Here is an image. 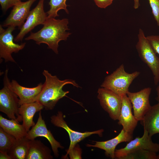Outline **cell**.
Returning a JSON list of instances; mask_svg holds the SVG:
<instances>
[{"label":"cell","instance_id":"83f0119b","mask_svg":"<svg viewBox=\"0 0 159 159\" xmlns=\"http://www.w3.org/2000/svg\"><path fill=\"white\" fill-rule=\"evenodd\" d=\"M81 149L77 144L67 154L70 159H81Z\"/></svg>","mask_w":159,"mask_h":159},{"label":"cell","instance_id":"8992f818","mask_svg":"<svg viewBox=\"0 0 159 159\" xmlns=\"http://www.w3.org/2000/svg\"><path fill=\"white\" fill-rule=\"evenodd\" d=\"M0 25V58L4 59L5 62H16L12 56V54L18 52L25 47L26 43L20 44L15 43L12 32L15 29V27L9 26L4 29Z\"/></svg>","mask_w":159,"mask_h":159},{"label":"cell","instance_id":"7402d4cb","mask_svg":"<svg viewBox=\"0 0 159 159\" xmlns=\"http://www.w3.org/2000/svg\"><path fill=\"white\" fill-rule=\"evenodd\" d=\"M67 0H50L49 3L50 9L47 12V17L55 18L59 16L58 12L61 9L64 10L66 13L68 14L67 5L66 3Z\"/></svg>","mask_w":159,"mask_h":159},{"label":"cell","instance_id":"52a82bcc","mask_svg":"<svg viewBox=\"0 0 159 159\" xmlns=\"http://www.w3.org/2000/svg\"><path fill=\"white\" fill-rule=\"evenodd\" d=\"M44 0H39L36 7L30 11L26 21L14 38V41H22L25 36L36 26L44 24L47 18V13L44 9Z\"/></svg>","mask_w":159,"mask_h":159},{"label":"cell","instance_id":"9c48e42d","mask_svg":"<svg viewBox=\"0 0 159 159\" xmlns=\"http://www.w3.org/2000/svg\"><path fill=\"white\" fill-rule=\"evenodd\" d=\"M97 98L103 109L114 120H118L122 104V96L101 87L97 91Z\"/></svg>","mask_w":159,"mask_h":159},{"label":"cell","instance_id":"5b68a950","mask_svg":"<svg viewBox=\"0 0 159 159\" xmlns=\"http://www.w3.org/2000/svg\"><path fill=\"white\" fill-rule=\"evenodd\" d=\"M136 48L141 60L148 67L153 75L154 83L159 82V58L148 42L143 31L139 29Z\"/></svg>","mask_w":159,"mask_h":159},{"label":"cell","instance_id":"8fae6325","mask_svg":"<svg viewBox=\"0 0 159 159\" xmlns=\"http://www.w3.org/2000/svg\"><path fill=\"white\" fill-rule=\"evenodd\" d=\"M151 88L148 87L136 92L129 91L127 94L133 109L134 115L138 121H141L150 108L149 100Z\"/></svg>","mask_w":159,"mask_h":159},{"label":"cell","instance_id":"277c9868","mask_svg":"<svg viewBox=\"0 0 159 159\" xmlns=\"http://www.w3.org/2000/svg\"><path fill=\"white\" fill-rule=\"evenodd\" d=\"M8 72L7 68L3 79V87L0 90V111L11 119L19 122L22 121L19 112V100L11 87Z\"/></svg>","mask_w":159,"mask_h":159},{"label":"cell","instance_id":"7a4b0ae2","mask_svg":"<svg viewBox=\"0 0 159 159\" xmlns=\"http://www.w3.org/2000/svg\"><path fill=\"white\" fill-rule=\"evenodd\" d=\"M42 74L45 77V81L36 101L39 102L46 110L53 109L59 100L69 93L68 91L63 90L65 85L70 84L76 87H80L74 80H61L56 76L52 75L47 70H44Z\"/></svg>","mask_w":159,"mask_h":159},{"label":"cell","instance_id":"4316f807","mask_svg":"<svg viewBox=\"0 0 159 159\" xmlns=\"http://www.w3.org/2000/svg\"><path fill=\"white\" fill-rule=\"evenodd\" d=\"M21 2V0H0L1 9L4 13L10 7H13Z\"/></svg>","mask_w":159,"mask_h":159},{"label":"cell","instance_id":"cb8c5ba5","mask_svg":"<svg viewBox=\"0 0 159 159\" xmlns=\"http://www.w3.org/2000/svg\"><path fill=\"white\" fill-rule=\"evenodd\" d=\"M16 140L14 137L5 132L0 127V151L7 153Z\"/></svg>","mask_w":159,"mask_h":159},{"label":"cell","instance_id":"f546056e","mask_svg":"<svg viewBox=\"0 0 159 159\" xmlns=\"http://www.w3.org/2000/svg\"><path fill=\"white\" fill-rule=\"evenodd\" d=\"M0 159H11L7 152L0 151Z\"/></svg>","mask_w":159,"mask_h":159},{"label":"cell","instance_id":"3957f363","mask_svg":"<svg viewBox=\"0 0 159 159\" xmlns=\"http://www.w3.org/2000/svg\"><path fill=\"white\" fill-rule=\"evenodd\" d=\"M140 74V72L137 71L127 73L122 64L105 78L101 86L121 96L126 95L130 86Z\"/></svg>","mask_w":159,"mask_h":159},{"label":"cell","instance_id":"d4e9b609","mask_svg":"<svg viewBox=\"0 0 159 159\" xmlns=\"http://www.w3.org/2000/svg\"><path fill=\"white\" fill-rule=\"evenodd\" d=\"M148 0L154 19L159 27V0Z\"/></svg>","mask_w":159,"mask_h":159},{"label":"cell","instance_id":"44dd1931","mask_svg":"<svg viewBox=\"0 0 159 159\" xmlns=\"http://www.w3.org/2000/svg\"><path fill=\"white\" fill-rule=\"evenodd\" d=\"M29 140L26 137L16 139L7 153L11 159H26Z\"/></svg>","mask_w":159,"mask_h":159},{"label":"cell","instance_id":"5bb4252c","mask_svg":"<svg viewBox=\"0 0 159 159\" xmlns=\"http://www.w3.org/2000/svg\"><path fill=\"white\" fill-rule=\"evenodd\" d=\"M132 106L127 95H122V104L118 120L124 131L132 135L138 121L132 112Z\"/></svg>","mask_w":159,"mask_h":159},{"label":"cell","instance_id":"30bf717a","mask_svg":"<svg viewBox=\"0 0 159 159\" xmlns=\"http://www.w3.org/2000/svg\"><path fill=\"white\" fill-rule=\"evenodd\" d=\"M51 122L55 126L63 128L68 134L70 140V144L67 151V153L65 155V158H66L68 153L78 143L93 134H97L100 136L102 137L104 131L103 129L92 132H84L74 130L68 126L64 120L63 113L60 111H58L56 115H52L51 117Z\"/></svg>","mask_w":159,"mask_h":159},{"label":"cell","instance_id":"4fadbf2b","mask_svg":"<svg viewBox=\"0 0 159 159\" xmlns=\"http://www.w3.org/2000/svg\"><path fill=\"white\" fill-rule=\"evenodd\" d=\"M36 0H28L22 2L13 7L10 14L7 17L3 26H18L20 29L24 23L32 5Z\"/></svg>","mask_w":159,"mask_h":159},{"label":"cell","instance_id":"d6986e66","mask_svg":"<svg viewBox=\"0 0 159 159\" xmlns=\"http://www.w3.org/2000/svg\"><path fill=\"white\" fill-rule=\"evenodd\" d=\"M51 150L39 140H29L26 159H52Z\"/></svg>","mask_w":159,"mask_h":159},{"label":"cell","instance_id":"603a6c76","mask_svg":"<svg viewBox=\"0 0 159 159\" xmlns=\"http://www.w3.org/2000/svg\"><path fill=\"white\" fill-rule=\"evenodd\" d=\"M157 159L156 153L144 149L137 150L127 154L121 159Z\"/></svg>","mask_w":159,"mask_h":159},{"label":"cell","instance_id":"2e32d148","mask_svg":"<svg viewBox=\"0 0 159 159\" xmlns=\"http://www.w3.org/2000/svg\"><path fill=\"white\" fill-rule=\"evenodd\" d=\"M10 85L12 90L19 97L20 105L36 102L43 87V84L40 83L35 87H26L21 86L14 80L10 82Z\"/></svg>","mask_w":159,"mask_h":159},{"label":"cell","instance_id":"1f68e13d","mask_svg":"<svg viewBox=\"0 0 159 159\" xmlns=\"http://www.w3.org/2000/svg\"><path fill=\"white\" fill-rule=\"evenodd\" d=\"M156 90L157 96L156 98V100L158 102H159V85L157 87Z\"/></svg>","mask_w":159,"mask_h":159},{"label":"cell","instance_id":"484cf974","mask_svg":"<svg viewBox=\"0 0 159 159\" xmlns=\"http://www.w3.org/2000/svg\"><path fill=\"white\" fill-rule=\"evenodd\" d=\"M146 37L155 52L159 55V35H151Z\"/></svg>","mask_w":159,"mask_h":159},{"label":"cell","instance_id":"9a60e30c","mask_svg":"<svg viewBox=\"0 0 159 159\" xmlns=\"http://www.w3.org/2000/svg\"><path fill=\"white\" fill-rule=\"evenodd\" d=\"M132 139V135L125 132L122 128L118 135L114 138L104 141H94L93 145L87 144L86 146L103 150L105 151L106 156L113 159L115 158V152L116 146L122 142H129Z\"/></svg>","mask_w":159,"mask_h":159},{"label":"cell","instance_id":"7c38bea8","mask_svg":"<svg viewBox=\"0 0 159 159\" xmlns=\"http://www.w3.org/2000/svg\"><path fill=\"white\" fill-rule=\"evenodd\" d=\"M39 137H44L47 139L50 144L55 156L58 157L59 156L58 148L62 149L64 147L55 140L50 130L47 129L45 122L42 118L41 111H39L36 123L27 132L26 137L29 140H31Z\"/></svg>","mask_w":159,"mask_h":159},{"label":"cell","instance_id":"ffe728a7","mask_svg":"<svg viewBox=\"0 0 159 159\" xmlns=\"http://www.w3.org/2000/svg\"><path fill=\"white\" fill-rule=\"evenodd\" d=\"M0 126L6 132L14 137L16 139L26 137L27 132L22 125L16 120H9L0 115Z\"/></svg>","mask_w":159,"mask_h":159},{"label":"cell","instance_id":"ba28073f","mask_svg":"<svg viewBox=\"0 0 159 159\" xmlns=\"http://www.w3.org/2000/svg\"><path fill=\"white\" fill-rule=\"evenodd\" d=\"M144 130L143 134L141 137H137L129 142L124 148L116 149L115 158L121 159L130 153L140 149L158 152L159 151V144L153 142L148 132Z\"/></svg>","mask_w":159,"mask_h":159},{"label":"cell","instance_id":"6da1fadb","mask_svg":"<svg viewBox=\"0 0 159 159\" xmlns=\"http://www.w3.org/2000/svg\"><path fill=\"white\" fill-rule=\"evenodd\" d=\"M68 24L69 20L67 18L59 19L47 17L40 30L36 32H31L25 39L33 40L38 45L47 44L48 48L58 54L59 42L67 40L71 34L67 32L69 30Z\"/></svg>","mask_w":159,"mask_h":159},{"label":"cell","instance_id":"ac0fdd59","mask_svg":"<svg viewBox=\"0 0 159 159\" xmlns=\"http://www.w3.org/2000/svg\"><path fill=\"white\" fill-rule=\"evenodd\" d=\"M140 122L150 137L159 133V102L151 106Z\"/></svg>","mask_w":159,"mask_h":159},{"label":"cell","instance_id":"4dcf8cb0","mask_svg":"<svg viewBox=\"0 0 159 159\" xmlns=\"http://www.w3.org/2000/svg\"><path fill=\"white\" fill-rule=\"evenodd\" d=\"M133 1L134 9H138L140 6V0H133Z\"/></svg>","mask_w":159,"mask_h":159},{"label":"cell","instance_id":"f1b7e54d","mask_svg":"<svg viewBox=\"0 0 159 159\" xmlns=\"http://www.w3.org/2000/svg\"><path fill=\"white\" fill-rule=\"evenodd\" d=\"M97 7L105 9L111 5L114 0H93Z\"/></svg>","mask_w":159,"mask_h":159},{"label":"cell","instance_id":"e0dca14e","mask_svg":"<svg viewBox=\"0 0 159 159\" xmlns=\"http://www.w3.org/2000/svg\"><path fill=\"white\" fill-rule=\"evenodd\" d=\"M44 108L43 106L38 101L20 105L19 114L22 119V125L27 132L29 130L30 127L35 124L33 120L35 114L41 111Z\"/></svg>","mask_w":159,"mask_h":159}]
</instances>
